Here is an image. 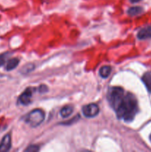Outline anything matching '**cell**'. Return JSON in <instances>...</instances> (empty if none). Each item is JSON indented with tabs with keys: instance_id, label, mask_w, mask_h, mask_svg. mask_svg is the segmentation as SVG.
Returning a JSON list of instances; mask_svg holds the SVG:
<instances>
[{
	"instance_id": "277c9868",
	"label": "cell",
	"mask_w": 151,
	"mask_h": 152,
	"mask_svg": "<svg viewBox=\"0 0 151 152\" xmlns=\"http://www.w3.org/2000/svg\"><path fill=\"white\" fill-rule=\"evenodd\" d=\"M33 95V89L31 88H28L22 94L19 96L18 102L21 105H27L30 103L31 98Z\"/></svg>"
},
{
	"instance_id": "7c38bea8",
	"label": "cell",
	"mask_w": 151,
	"mask_h": 152,
	"mask_svg": "<svg viewBox=\"0 0 151 152\" xmlns=\"http://www.w3.org/2000/svg\"><path fill=\"white\" fill-rule=\"evenodd\" d=\"M8 53H4L0 54V67L5 63L6 59H7V56H8Z\"/></svg>"
},
{
	"instance_id": "9a60e30c",
	"label": "cell",
	"mask_w": 151,
	"mask_h": 152,
	"mask_svg": "<svg viewBox=\"0 0 151 152\" xmlns=\"http://www.w3.org/2000/svg\"><path fill=\"white\" fill-rule=\"evenodd\" d=\"M140 1H142V0H130V2H132V3H137Z\"/></svg>"
},
{
	"instance_id": "5b68a950",
	"label": "cell",
	"mask_w": 151,
	"mask_h": 152,
	"mask_svg": "<svg viewBox=\"0 0 151 152\" xmlns=\"http://www.w3.org/2000/svg\"><path fill=\"white\" fill-rule=\"evenodd\" d=\"M11 147V137L10 134H7L2 138L0 142V151H8Z\"/></svg>"
},
{
	"instance_id": "8992f818",
	"label": "cell",
	"mask_w": 151,
	"mask_h": 152,
	"mask_svg": "<svg viewBox=\"0 0 151 152\" xmlns=\"http://www.w3.org/2000/svg\"><path fill=\"white\" fill-rule=\"evenodd\" d=\"M137 37L139 39H151V26H148L141 29L138 33Z\"/></svg>"
},
{
	"instance_id": "2e32d148",
	"label": "cell",
	"mask_w": 151,
	"mask_h": 152,
	"mask_svg": "<svg viewBox=\"0 0 151 152\" xmlns=\"http://www.w3.org/2000/svg\"><path fill=\"white\" fill-rule=\"evenodd\" d=\"M150 142H151V134L150 135Z\"/></svg>"
},
{
	"instance_id": "9c48e42d",
	"label": "cell",
	"mask_w": 151,
	"mask_h": 152,
	"mask_svg": "<svg viewBox=\"0 0 151 152\" xmlns=\"http://www.w3.org/2000/svg\"><path fill=\"white\" fill-rule=\"evenodd\" d=\"M142 81L147 90L151 93V72H147L142 77Z\"/></svg>"
},
{
	"instance_id": "5bb4252c",
	"label": "cell",
	"mask_w": 151,
	"mask_h": 152,
	"mask_svg": "<svg viewBox=\"0 0 151 152\" xmlns=\"http://www.w3.org/2000/svg\"><path fill=\"white\" fill-rule=\"evenodd\" d=\"M38 91H39V92H41V93H45L46 91H47V87L46 86H44V85H41V86H39V88H38Z\"/></svg>"
},
{
	"instance_id": "3957f363",
	"label": "cell",
	"mask_w": 151,
	"mask_h": 152,
	"mask_svg": "<svg viewBox=\"0 0 151 152\" xmlns=\"http://www.w3.org/2000/svg\"><path fill=\"white\" fill-rule=\"evenodd\" d=\"M82 113L86 117H94L97 116L99 113V108L96 104L91 103L84 105L82 108Z\"/></svg>"
},
{
	"instance_id": "7a4b0ae2",
	"label": "cell",
	"mask_w": 151,
	"mask_h": 152,
	"mask_svg": "<svg viewBox=\"0 0 151 152\" xmlns=\"http://www.w3.org/2000/svg\"><path fill=\"white\" fill-rule=\"evenodd\" d=\"M45 114L41 109H35L29 113L25 117V122L32 127L39 126L44 120Z\"/></svg>"
},
{
	"instance_id": "52a82bcc",
	"label": "cell",
	"mask_w": 151,
	"mask_h": 152,
	"mask_svg": "<svg viewBox=\"0 0 151 152\" xmlns=\"http://www.w3.org/2000/svg\"><path fill=\"white\" fill-rule=\"evenodd\" d=\"M19 63V59L17 58H13L9 60H7V63L5 65V70L6 71H12L14 68H16L18 66Z\"/></svg>"
},
{
	"instance_id": "8fae6325",
	"label": "cell",
	"mask_w": 151,
	"mask_h": 152,
	"mask_svg": "<svg viewBox=\"0 0 151 152\" xmlns=\"http://www.w3.org/2000/svg\"><path fill=\"white\" fill-rule=\"evenodd\" d=\"M142 11H143V8H142V7L135 6V7H130V8H129L128 10H127V13H128L130 16H133L140 14Z\"/></svg>"
},
{
	"instance_id": "30bf717a",
	"label": "cell",
	"mask_w": 151,
	"mask_h": 152,
	"mask_svg": "<svg viewBox=\"0 0 151 152\" xmlns=\"http://www.w3.org/2000/svg\"><path fill=\"white\" fill-rule=\"evenodd\" d=\"M111 73V67L109 65H105L102 66V68L99 69V75L102 77V78H107L110 76Z\"/></svg>"
},
{
	"instance_id": "4fadbf2b",
	"label": "cell",
	"mask_w": 151,
	"mask_h": 152,
	"mask_svg": "<svg viewBox=\"0 0 151 152\" xmlns=\"http://www.w3.org/2000/svg\"><path fill=\"white\" fill-rule=\"evenodd\" d=\"M38 147L37 145H30L25 149V151H38Z\"/></svg>"
},
{
	"instance_id": "ba28073f",
	"label": "cell",
	"mask_w": 151,
	"mask_h": 152,
	"mask_svg": "<svg viewBox=\"0 0 151 152\" xmlns=\"http://www.w3.org/2000/svg\"><path fill=\"white\" fill-rule=\"evenodd\" d=\"M73 107L71 105H66L61 109L60 115L63 118H66V117H70L73 114Z\"/></svg>"
},
{
	"instance_id": "6da1fadb",
	"label": "cell",
	"mask_w": 151,
	"mask_h": 152,
	"mask_svg": "<svg viewBox=\"0 0 151 152\" xmlns=\"http://www.w3.org/2000/svg\"><path fill=\"white\" fill-rule=\"evenodd\" d=\"M107 99L115 111L117 117L124 122H132L139 112L136 96L131 93L125 94L122 88H110L107 94Z\"/></svg>"
}]
</instances>
